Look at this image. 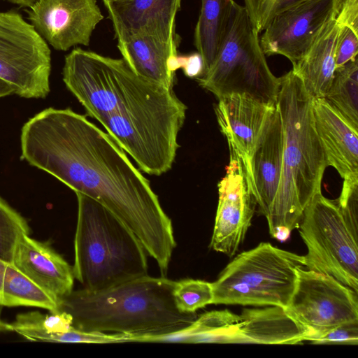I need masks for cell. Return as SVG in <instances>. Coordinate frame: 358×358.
Segmentation results:
<instances>
[{"label":"cell","mask_w":358,"mask_h":358,"mask_svg":"<svg viewBox=\"0 0 358 358\" xmlns=\"http://www.w3.org/2000/svg\"><path fill=\"white\" fill-rule=\"evenodd\" d=\"M241 318L225 309L198 315L187 329L161 338V341L236 343Z\"/></svg>","instance_id":"23"},{"label":"cell","mask_w":358,"mask_h":358,"mask_svg":"<svg viewBox=\"0 0 358 358\" xmlns=\"http://www.w3.org/2000/svg\"><path fill=\"white\" fill-rule=\"evenodd\" d=\"M20 145L22 159L122 221L166 276L176 246L171 220L149 181L107 133L70 108H48L23 125Z\"/></svg>","instance_id":"1"},{"label":"cell","mask_w":358,"mask_h":358,"mask_svg":"<svg viewBox=\"0 0 358 358\" xmlns=\"http://www.w3.org/2000/svg\"><path fill=\"white\" fill-rule=\"evenodd\" d=\"M197 80L217 99L229 94H243L270 106L277 103L280 78L268 67L259 34L245 7L236 1L217 56Z\"/></svg>","instance_id":"6"},{"label":"cell","mask_w":358,"mask_h":358,"mask_svg":"<svg viewBox=\"0 0 358 358\" xmlns=\"http://www.w3.org/2000/svg\"><path fill=\"white\" fill-rule=\"evenodd\" d=\"M2 307H3V306H0V332H1V331H3V326L4 321H3V320L1 319V315Z\"/></svg>","instance_id":"35"},{"label":"cell","mask_w":358,"mask_h":358,"mask_svg":"<svg viewBox=\"0 0 358 358\" xmlns=\"http://www.w3.org/2000/svg\"><path fill=\"white\" fill-rule=\"evenodd\" d=\"M357 295L330 275L301 267L285 309L312 343L338 326L358 322Z\"/></svg>","instance_id":"10"},{"label":"cell","mask_w":358,"mask_h":358,"mask_svg":"<svg viewBox=\"0 0 358 358\" xmlns=\"http://www.w3.org/2000/svg\"><path fill=\"white\" fill-rule=\"evenodd\" d=\"M29 22L54 49L87 46L103 19L96 0H37L27 11Z\"/></svg>","instance_id":"12"},{"label":"cell","mask_w":358,"mask_h":358,"mask_svg":"<svg viewBox=\"0 0 358 358\" xmlns=\"http://www.w3.org/2000/svg\"><path fill=\"white\" fill-rule=\"evenodd\" d=\"M275 106L243 94H229L218 99L215 111L221 132L227 140L229 152L241 159L246 174L265 122Z\"/></svg>","instance_id":"14"},{"label":"cell","mask_w":358,"mask_h":358,"mask_svg":"<svg viewBox=\"0 0 358 358\" xmlns=\"http://www.w3.org/2000/svg\"><path fill=\"white\" fill-rule=\"evenodd\" d=\"M12 3L16 4L20 7L29 8L37 0H6Z\"/></svg>","instance_id":"34"},{"label":"cell","mask_w":358,"mask_h":358,"mask_svg":"<svg viewBox=\"0 0 358 358\" xmlns=\"http://www.w3.org/2000/svg\"><path fill=\"white\" fill-rule=\"evenodd\" d=\"M75 279L98 291L148 275L146 251L134 233L96 200L76 193Z\"/></svg>","instance_id":"5"},{"label":"cell","mask_w":358,"mask_h":358,"mask_svg":"<svg viewBox=\"0 0 358 358\" xmlns=\"http://www.w3.org/2000/svg\"><path fill=\"white\" fill-rule=\"evenodd\" d=\"M182 0H115L105 5L117 41L140 34L180 39L176 18Z\"/></svg>","instance_id":"16"},{"label":"cell","mask_w":358,"mask_h":358,"mask_svg":"<svg viewBox=\"0 0 358 358\" xmlns=\"http://www.w3.org/2000/svg\"><path fill=\"white\" fill-rule=\"evenodd\" d=\"M15 94L14 87L4 80L0 78V98Z\"/></svg>","instance_id":"33"},{"label":"cell","mask_w":358,"mask_h":358,"mask_svg":"<svg viewBox=\"0 0 358 358\" xmlns=\"http://www.w3.org/2000/svg\"><path fill=\"white\" fill-rule=\"evenodd\" d=\"M313 110L327 166L343 178L358 176V131L324 99H313Z\"/></svg>","instance_id":"18"},{"label":"cell","mask_w":358,"mask_h":358,"mask_svg":"<svg viewBox=\"0 0 358 358\" xmlns=\"http://www.w3.org/2000/svg\"><path fill=\"white\" fill-rule=\"evenodd\" d=\"M180 39L140 34L117 41L122 58L138 75L172 89L175 73L169 68L170 59L178 55Z\"/></svg>","instance_id":"19"},{"label":"cell","mask_w":358,"mask_h":358,"mask_svg":"<svg viewBox=\"0 0 358 358\" xmlns=\"http://www.w3.org/2000/svg\"><path fill=\"white\" fill-rule=\"evenodd\" d=\"M311 343L357 345L358 344V322L338 326Z\"/></svg>","instance_id":"31"},{"label":"cell","mask_w":358,"mask_h":358,"mask_svg":"<svg viewBox=\"0 0 358 358\" xmlns=\"http://www.w3.org/2000/svg\"><path fill=\"white\" fill-rule=\"evenodd\" d=\"M102 1L104 3V4H106L107 3H109V2H111V1H115V0H102Z\"/></svg>","instance_id":"36"},{"label":"cell","mask_w":358,"mask_h":358,"mask_svg":"<svg viewBox=\"0 0 358 358\" xmlns=\"http://www.w3.org/2000/svg\"><path fill=\"white\" fill-rule=\"evenodd\" d=\"M339 29L333 8L308 50L293 66L292 70L301 78L313 99H323L331 85L336 71Z\"/></svg>","instance_id":"20"},{"label":"cell","mask_w":358,"mask_h":358,"mask_svg":"<svg viewBox=\"0 0 358 358\" xmlns=\"http://www.w3.org/2000/svg\"><path fill=\"white\" fill-rule=\"evenodd\" d=\"M240 316L236 343L294 345L306 341V331L285 307L244 308Z\"/></svg>","instance_id":"21"},{"label":"cell","mask_w":358,"mask_h":358,"mask_svg":"<svg viewBox=\"0 0 358 358\" xmlns=\"http://www.w3.org/2000/svg\"><path fill=\"white\" fill-rule=\"evenodd\" d=\"M304 256L262 242L234 257L212 282L213 303L286 307Z\"/></svg>","instance_id":"7"},{"label":"cell","mask_w":358,"mask_h":358,"mask_svg":"<svg viewBox=\"0 0 358 358\" xmlns=\"http://www.w3.org/2000/svg\"><path fill=\"white\" fill-rule=\"evenodd\" d=\"M234 2V0H201L194 32V45L203 57L204 74L212 66L219 51Z\"/></svg>","instance_id":"22"},{"label":"cell","mask_w":358,"mask_h":358,"mask_svg":"<svg viewBox=\"0 0 358 358\" xmlns=\"http://www.w3.org/2000/svg\"><path fill=\"white\" fill-rule=\"evenodd\" d=\"M313 101L292 69L280 78L276 106L283 148L279 186L266 219L271 236L280 227L298 229L305 208L321 192L327 164L315 126Z\"/></svg>","instance_id":"4"},{"label":"cell","mask_w":358,"mask_h":358,"mask_svg":"<svg viewBox=\"0 0 358 358\" xmlns=\"http://www.w3.org/2000/svg\"><path fill=\"white\" fill-rule=\"evenodd\" d=\"M226 170L217 185L219 199L210 248L232 257L245 238L257 204L243 164L232 152Z\"/></svg>","instance_id":"11"},{"label":"cell","mask_w":358,"mask_h":358,"mask_svg":"<svg viewBox=\"0 0 358 358\" xmlns=\"http://www.w3.org/2000/svg\"><path fill=\"white\" fill-rule=\"evenodd\" d=\"M173 294L176 307L184 313H194L213 303V284L202 280L176 281Z\"/></svg>","instance_id":"28"},{"label":"cell","mask_w":358,"mask_h":358,"mask_svg":"<svg viewBox=\"0 0 358 358\" xmlns=\"http://www.w3.org/2000/svg\"><path fill=\"white\" fill-rule=\"evenodd\" d=\"M12 264L59 303L71 292L74 275L71 266L49 243L24 235L19 240Z\"/></svg>","instance_id":"17"},{"label":"cell","mask_w":358,"mask_h":358,"mask_svg":"<svg viewBox=\"0 0 358 358\" xmlns=\"http://www.w3.org/2000/svg\"><path fill=\"white\" fill-rule=\"evenodd\" d=\"M298 229L308 250L303 268L330 275L358 293V223L343 213L337 199L317 193Z\"/></svg>","instance_id":"8"},{"label":"cell","mask_w":358,"mask_h":358,"mask_svg":"<svg viewBox=\"0 0 358 358\" xmlns=\"http://www.w3.org/2000/svg\"><path fill=\"white\" fill-rule=\"evenodd\" d=\"M334 1L303 0L276 15L259 39L265 55H282L296 64L331 13Z\"/></svg>","instance_id":"13"},{"label":"cell","mask_w":358,"mask_h":358,"mask_svg":"<svg viewBox=\"0 0 358 358\" xmlns=\"http://www.w3.org/2000/svg\"><path fill=\"white\" fill-rule=\"evenodd\" d=\"M180 69H183L186 76L199 78L204 74L205 66L202 56L198 52L188 55L178 56Z\"/></svg>","instance_id":"32"},{"label":"cell","mask_w":358,"mask_h":358,"mask_svg":"<svg viewBox=\"0 0 358 358\" xmlns=\"http://www.w3.org/2000/svg\"><path fill=\"white\" fill-rule=\"evenodd\" d=\"M51 52L33 25L13 10L0 11V78L24 98L50 92Z\"/></svg>","instance_id":"9"},{"label":"cell","mask_w":358,"mask_h":358,"mask_svg":"<svg viewBox=\"0 0 358 358\" xmlns=\"http://www.w3.org/2000/svg\"><path fill=\"white\" fill-rule=\"evenodd\" d=\"M357 53L358 34L348 27L340 25L336 49V69L357 59Z\"/></svg>","instance_id":"30"},{"label":"cell","mask_w":358,"mask_h":358,"mask_svg":"<svg viewBox=\"0 0 358 358\" xmlns=\"http://www.w3.org/2000/svg\"><path fill=\"white\" fill-rule=\"evenodd\" d=\"M63 81L111 138L148 174L175 161L187 106L172 89L136 74L123 58L80 48L65 56Z\"/></svg>","instance_id":"2"},{"label":"cell","mask_w":358,"mask_h":358,"mask_svg":"<svg viewBox=\"0 0 358 358\" xmlns=\"http://www.w3.org/2000/svg\"><path fill=\"white\" fill-rule=\"evenodd\" d=\"M0 304L2 306H31L59 313V303L47 291L20 271L13 264L6 265Z\"/></svg>","instance_id":"24"},{"label":"cell","mask_w":358,"mask_h":358,"mask_svg":"<svg viewBox=\"0 0 358 358\" xmlns=\"http://www.w3.org/2000/svg\"><path fill=\"white\" fill-rule=\"evenodd\" d=\"M283 134L275 106L269 113L252 152L247 173L259 211L267 219L277 194L282 171Z\"/></svg>","instance_id":"15"},{"label":"cell","mask_w":358,"mask_h":358,"mask_svg":"<svg viewBox=\"0 0 358 358\" xmlns=\"http://www.w3.org/2000/svg\"><path fill=\"white\" fill-rule=\"evenodd\" d=\"M303 0H243L244 7L258 34L278 13Z\"/></svg>","instance_id":"29"},{"label":"cell","mask_w":358,"mask_h":358,"mask_svg":"<svg viewBox=\"0 0 358 358\" xmlns=\"http://www.w3.org/2000/svg\"><path fill=\"white\" fill-rule=\"evenodd\" d=\"M175 283L148 274L98 291L72 290L61 300L59 312L69 315L72 327L80 331L160 341L188 328L198 317L178 309Z\"/></svg>","instance_id":"3"},{"label":"cell","mask_w":358,"mask_h":358,"mask_svg":"<svg viewBox=\"0 0 358 358\" xmlns=\"http://www.w3.org/2000/svg\"><path fill=\"white\" fill-rule=\"evenodd\" d=\"M3 331H14L27 340L52 342L59 333L73 328L71 318L64 312L42 314L38 311L17 315L11 322L3 323Z\"/></svg>","instance_id":"26"},{"label":"cell","mask_w":358,"mask_h":358,"mask_svg":"<svg viewBox=\"0 0 358 358\" xmlns=\"http://www.w3.org/2000/svg\"><path fill=\"white\" fill-rule=\"evenodd\" d=\"M29 231L26 220L0 197V260L12 264L19 240Z\"/></svg>","instance_id":"27"},{"label":"cell","mask_w":358,"mask_h":358,"mask_svg":"<svg viewBox=\"0 0 358 358\" xmlns=\"http://www.w3.org/2000/svg\"><path fill=\"white\" fill-rule=\"evenodd\" d=\"M323 99L358 131V58L336 69Z\"/></svg>","instance_id":"25"}]
</instances>
